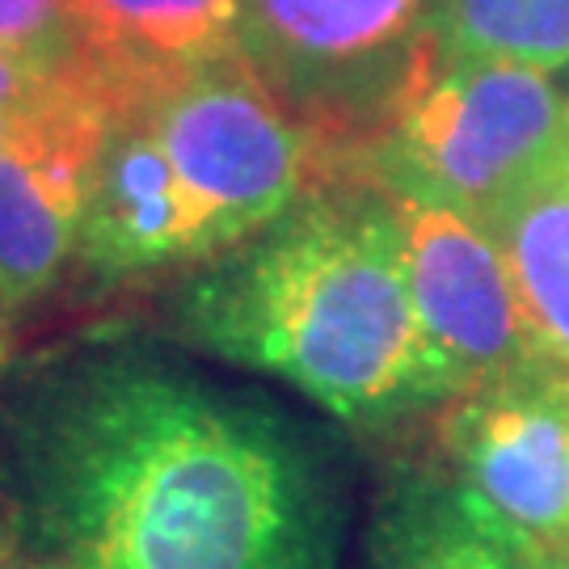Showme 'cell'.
Here are the masks:
<instances>
[{
  "label": "cell",
  "instance_id": "cell-1",
  "mask_svg": "<svg viewBox=\"0 0 569 569\" xmlns=\"http://www.w3.org/2000/svg\"><path fill=\"white\" fill-rule=\"evenodd\" d=\"M0 510L60 569H338L346 531L321 430L140 346L13 385Z\"/></svg>",
  "mask_w": 569,
  "mask_h": 569
},
{
  "label": "cell",
  "instance_id": "cell-2",
  "mask_svg": "<svg viewBox=\"0 0 569 569\" xmlns=\"http://www.w3.org/2000/svg\"><path fill=\"white\" fill-rule=\"evenodd\" d=\"M173 326L203 355L287 380L355 430L451 401L409 291L397 216L363 178L308 194L194 266Z\"/></svg>",
  "mask_w": 569,
  "mask_h": 569
},
{
  "label": "cell",
  "instance_id": "cell-3",
  "mask_svg": "<svg viewBox=\"0 0 569 569\" xmlns=\"http://www.w3.org/2000/svg\"><path fill=\"white\" fill-rule=\"evenodd\" d=\"M569 157V93L540 68L448 60L435 47L409 77L363 178L451 207L489 228L531 182Z\"/></svg>",
  "mask_w": 569,
  "mask_h": 569
},
{
  "label": "cell",
  "instance_id": "cell-4",
  "mask_svg": "<svg viewBox=\"0 0 569 569\" xmlns=\"http://www.w3.org/2000/svg\"><path fill=\"white\" fill-rule=\"evenodd\" d=\"M131 106L161 143L203 262L249 241L308 194L350 182L241 56Z\"/></svg>",
  "mask_w": 569,
  "mask_h": 569
},
{
  "label": "cell",
  "instance_id": "cell-5",
  "mask_svg": "<svg viewBox=\"0 0 569 569\" xmlns=\"http://www.w3.org/2000/svg\"><path fill=\"white\" fill-rule=\"evenodd\" d=\"M435 0H241V60L363 178V157L430 47Z\"/></svg>",
  "mask_w": 569,
  "mask_h": 569
},
{
  "label": "cell",
  "instance_id": "cell-6",
  "mask_svg": "<svg viewBox=\"0 0 569 569\" xmlns=\"http://www.w3.org/2000/svg\"><path fill=\"white\" fill-rule=\"evenodd\" d=\"M443 472L540 569L569 545V367L540 359L439 409Z\"/></svg>",
  "mask_w": 569,
  "mask_h": 569
},
{
  "label": "cell",
  "instance_id": "cell-7",
  "mask_svg": "<svg viewBox=\"0 0 569 569\" xmlns=\"http://www.w3.org/2000/svg\"><path fill=\"white\" fill-rule=\"evenodd\" d=\"M385 194L401 228L418 321L451 397L549 359L523 317L493 232L451 207Z\"/></svg>",
  "mask_w": 569,
  "mask_h": 569
},
{
  "label": "cell",
  "instance_id": "cell-8",
  "mask_svg": "<svg viewBox=\"0 0 569 569\" xmlns=\"http://www.w3.org/2000/svg\"><path fill=\"white\" fill-rule=\"evenodd\" d=\"M110 110L81 81L9 119L0 140V317H18L77 253Z\"/></svg>",
  "mask_w": 569,
  "mask_h": 569
},
{
  "label": "cell",
  "instance_id": "cell-9",
  "mask_svg": "<svg viewBox=\"0 0 569 569\" xmlns=\"http://www.w3.org/2000/svg\"><path fill=\"white\" fill-rule=\"evenodd\" d=\"M81 81L114 114L241 56V0H81Z\"/></svg>",
  "mask_w": 569,
  "mask_h": 569
},
{
  "label": "cell",
  "instance_id": "cell-10",
  "mask_svg": "<svg viewBox=\"0 0 569 569\" xmlns=\"http://www.w3.org/2000/svg\"><path fill=\"white\" fill-rule=\"evenodd\" d=\"M371 569H536L477 507L448 472L409 468L388 481L376 528Z\"/></svg>",
  "mask_w": 569,
  "mask_h": 569
},
{
  "label": "cell",
  "instance_id": "cell-11",
  "mask_svg": "<svg viewBox=\"0 0 569 569\" xmlns=\"http://www.w3.org/2000/svg\"><path fill=\"white\" fill-rule=\"evenodd\" d=\"M540 350L569 367V157L489 224Z\"/></svg>",
  "mask_w": 569,
  "mask_h": 569
},
{
  "label": "cell",
  "instance_id": "cell-12",
  "mask_svg": "<svg viewBox=\"0 0 569 569\" xmlns=\"http://www.w3.org/2000/svg\"><path fill=\"white\" fill-rule=\"evenodd\" d=\"M430 47L448 60L569 68V0H435Z\"/></svg>",
  "mask_w": 569,
  "mask_h": 569
},
{
  "label": "cell",
  "instance_id": "cell-13",
  "mask_svg": "<svg viewBox=\"0 0 569 569\" xmlns=\"http://www.w3.org/2000/svg\"><path fill=\"white\" fill-rule=\"evenodd\" d=\"M0 51L77 77L84 63V21L77 0H0Z\"/></svg>",
  "mask_w": 569,
  "mask_h": 569
},
{
  "label": "cell",
  "instance_id": "cell-14",
  "mask_svg": "<svg viewBox=\"0 0 569 569\" xmlns=\"http://www.w3.org/2000/svg\"><path fill=\"white\" fill-rule=\"evenodd\" d=\"M72 77H56L39 63H26L9 51H0V114H21L30 106L56 98Z\"/></svg>",
  "mask_w": 569,
  "mask_h": 569
},
{
  "label": "cell",
  "instance_id": "cell-15",
  "mask_svg": "<svg viewBox=\"0 0 569 569\" xmlns=\"http://www.w3.org/2000/svg\"><path fill=\"white\" fill-rule=\"evenodd\" d=\"M0 569H60L51 557H42L30 540H21L18 528L0 510Z\"/></svg>",
  "mask_w": 569,
  "mask_h": 569
},
{
  "label": "cell",
  "instance_id": "cell-16",
  "mask_svg": "<svg viewBox=\"0 0 569 569\" xmlns=\"http://www.w3.org/2000/svg\"><path fill=\"white\" fill-rule=\"evenodd\" d=\"M540 569H569V545H566V549L552 552V557H549V561H545Z\"/></svg>",
  "mask_w": 569,
  "mask_h": 569
},
{
  "label": "cell",
  "instance_id": "cell-17",
  "mask_svg": "<svg viewBox=\"0 0 569 569\" xmlns=\"http://www.w3.org/2000/svg\"><path fill=\"white\" fill-rule=\"evenodd\" d=\"M9 119H13V114H0V140H4V131H9Z\"/></svg>",
  "mask_w": 569,
  "mask_h": 569
},
{
  "label": "cell",
  "instance_id": "cell-18",
  "mask_svg": "<svg viewBox=\"0 0 569 569\" xmlns=\"http://www.w3.org/2000/svg\"><path fill=\"white\" fill-rule=\"evenodd\" d=\"M566 93H569V84H566Z\"/></svg>",
  "mask_w": 569,
  "mask_h": 569
},
{
  "label": "cell",
  "instance_id": "cell-19",
  "mask_svg": "<svg viewBox=\"0 0 569 569\" xmlns=\"http://www.w3.org/2000/svg\"><path fill=\"white\" fill-rule=\"evenodd\" d=\"M77 4H81V0H77Z\"/></svg>",
  "mask_w": 569,
  "mask_h": 569
}]
</instances>
